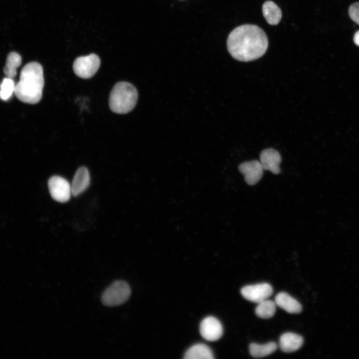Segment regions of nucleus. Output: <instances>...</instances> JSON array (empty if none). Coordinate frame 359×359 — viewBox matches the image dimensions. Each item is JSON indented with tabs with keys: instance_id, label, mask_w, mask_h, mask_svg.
<instances>
[{
	"instance_id": "obj_1",
	"label": "nucleus",
	"mask_w": 359,
	"mask_h": 359,
	"mask_svg": "<svg viewBox=\"0 0 359 359\" xmlns=\"http://www.w3.org/2000/svg\"><path fill=\"white\" fill-rule=\"evenodd\" d=\"M268 41L259 26L246 24L235 28L227 39V50L234 59L244 62L257 59L266 51Z\"/></svg>"
},
{
	"instance_id": "obj_5",
	"label": "nucleus",
	"mask_w": 359,
	"mask_h": 359,
	"mask_svg": "<svg viewBox=\"0 0 359 359\" xmlns=\"http://www.w3.org/2000/svg\"><path fill=\"white\" fill-rule=\"evenodd\" d=\"M100 65V60L95 54L77 57L73 62L75 74L83 79L92 77L96 73Z\"/></svg>"
},
{
	"instance_id": "obj_7",
	"label": "nucleus",
	"mask_w": 359,
	"mask_h": 359,
	"mask_svg": "<svg viewBox=\"0 0 359 359\" xmlns=\"http://www.w3.org/2000/svg\"><path fill=\"white\" fill-rule=\"evenodd\" d=\"M240 292L246 300L258 304L271 296L273 288L269 284L262 283L245 286L241 289Z\"/></svg>"
},
{
	"instance_id": "obj_15",
	"label": "nucleus",
	"mask_w": 359,
	"mask_h": 359,
	"mask_svg": "<svg viewBox=\"0 0 359 359\" xmlns=\"http://www.w3.org/2000/svg\"><path fill=\"white\" fill-rule=\"evenodd\" d=\"M186 359H213V354L211 349L203 344H195L189 348L183 357Z\"/></svg>"
},
{
	"instance_id": "obj_16",
	"label": "nucleus",
	"mask_w": 359,
	"mask_h": 359,
	"mask_svg": "<svg viewBox=\"0 0 359 359\" xmlns=\"http://www.w3.org/2000/svg\"><path fill=\"white\" fill-rule=\"evenodd\" d=\"M21 56L15 52H10L7 56L5 65L3 68V72L9 78L14 77L16 74L17 68L21 63Z\"/></svg>"
},
{
	"instance_id": "obj_19",
	"label": "nucleus",
	"mask_w": 359,
	"mask_h": 359,
	"mask_svg": "<svg viewBox=\"0 0 359 359\" xmlns=\"http://www.w3.org/2000/svg\"><path fill=\"white\" fill-rule=\"evenodd\" d=\"M15 85L12 78H4L0 87V98L2 100L9 99L14 92Z\"/></svg>"
},
{
	"instance_id": "obj_13",
	"label": "nucleus",
	"mask_w": 359,
	"mask_h": 359,
	"mask_svg": "<svg viewBox=\"0 0 359 359\" xmlns=\"http://www.w3.org/2000/svg\"><path fill=\"white\" fill-rule=\"evenodd\" d=\"M275 302L279 307L289 313L298 314L302 310L300 303L286 292L278 293L275 298Z\"/></svg>"
},
{
	"instance_id": "obj_10",
	"label": "nucleus",
	"mask_w": 359,
	"mask_h": 359,
	"mask_svg": "<svg viewBox=\"0 0 359 359\" xmlns=\"http://www.w3.org/2000/svg\"><path fill=\"white\" fill-rule=\"evenodd\" d=\"M281 162L280 154L273 148L266 149L260 153V163L264 170H268L277 175L280 173Z\"/></svg>"
},
{
	"instance_id": "obj_4",
	"label": "nucleus",
	"mask_w": 359,
	"mask_h": 359,
	"mask_svg": "<svg viewBox=\"0 0 359 359\" xmlns=\"http://www.w3.org/2000/svg\"><path fill=\"white\" fill-rule=\"evenodd\" d=\"M131 292V288L126 282L117 280L103 292L101 302L104 305L108 307L119 306L128 300Z\"/></svg>"
},
{
	"instance_id": "obj_8",
	"label": "nucleus",
	"mask_w": 359,
	"mask_h": 359,
	"mask_svg": "<svg viewBox=\"0 0 359 359\" xmlns=\"http://www.w3.org/2000/svg\"><path fill=\"white\" fill-rule=\"evenodd\" d=\"M201 336L206 340L215 341L222 335L223 328L220 321L214 317L209 316L201 322L199 328Z\"/></svg>"
},
{
	"instance_id": "obj_14",
	"label": "nucleus",
	"mask_w": 359,
	"mask_h": 359,
	"mask_svg": "<svg viewBox=\"0 0 359 359\" xmlns=\"http://www.w3.org/2000/svg\"><path fill=\"white\" fill-rule=\"evenodd\" d=\"M263 15L267 22L271 25H277L282 17V11L274 2L267 0L262 5Z\"/></svg>"
},
{
	"instance_id": "obj_11",
	"label": "nucleus",
	"mask_w": 359,
	"mask_h": 359,
	"mask_svg": "<svg viewBox=\"0 0 359 359\" xmlns=\"http://www.w3.org/2000/svg\"><path fill=\"white\" fill-rule=\"evenodd\" d=\"M90 181L88 169L84 167L79 168L74 175L71 185L72 195L76 196L84 191L89 186Z\"/></svg>"
},
{
	"instance_id": "obj_12",
	"label": "nucleus",
	"mask_w": 359,
	"mask_h": 359,
	"mask_svg": "<svg viewBox=\"0 0 359 359\" xmlns=\"http://www.w3.org/2000/svg\"><path fill=\"white\" fill-rule=\"evenodd\" d=\"M302 336L293 333H286L282 335L279 340L281 350L285 353H291L299 349L303 344Z\"/></svg>"
},
{
	"instance_id": "obj_2",
	"label": "nucleus",
	"mask_w": 359,
	"mask_h": 359,
	"mask_svg": "<svg viewBox=\"0 0 359 359\" xmlns=\"http://www.w3.org/2000/svg\"><path fill=\"white\" fill-rule=\"evenodd\" d=\"M43 68L38 62L26 64L22 69L19 81L15 84L14 94L21 101L28 104L39 102L44 86Z\"/></svg>"
},
{
	"instance_id": "obj_18",
	"label": "nucleus",
	"mask_w": 359,
	"mask_h": 359,
	"mask_svg": "<svg viewBox=\"0 0 359 359\" xmlns=\"http://www.w3.org/2000/svg\"><path fill=\"white\" fill-rule=\"evenodd\" d=\"M275 311V302L266 299L258 303L255 309V313L260 318L269 319L273 316Z\"/></svg>"
},
{
	"instance_id": "obj_21",
	"label": "nucleus",
	"mask_w": 359,
	"mask_h": 359,
	"mask_svg": "<svg viewBox=\"0 0 359 359\" xmlns=\"http://www.w3.org/2000/svg\"><path fill=\"white\" fill-rule=\"evenodd\" d=\"M354 41L355 44L359 46V30L356 32L354 37Z\"/></svg>"
},
{
	"instance_id": "obj_17",
	"label": "nucleus",
	"mask_w": 359,
	"mask_h": 359,
	"mask_svg": "<svg viewBox=\"0 0 359 359\" xmlns=\"http://www.w3.org/2000/svg\"><path fill=\"white\" fill-rule=\"evenodd\" d=\"M277 349V345L275 342H269L264 345H259L251 343L249 345V352L254 358H261L267 356Z\"/></svg>"
},
{
	"instance_id": "obj_9",
	"label": "nucleus",
	"mask_w": 359,
	"mask_h": 359,
	"mask_svg": "<svg viewBox=\"0 0 359 359\" xmlns=\"http://www.w3.org/2000/svg\"><path fill=\"white\" fill-rule=\"evenodd\" d=\"M238 170L243 175L245 182L251 185L255 184L261 180L264 170L260 163L257 160L242 163L239 166Z\"/></svg>"
},
{
	"instance_id": "obj_3",
	"label": "nucleus",
	"mask_w": 359,
	"mask_h": 359,
	"mask_svg": "<svg viewBox=\"0 0 359 359\" xmlns=\"http://www.w3.org/2000/svg\"><path fill=\"white\" fill-rule=\"evenodd\" d=\"M138 97L137 90L133 85L127 82H118L110 94V108L114 113L126 114L135 107Z\"/></svg>"
},
{
	"instance_id": "obj_20",
	"label": "nucleus",
	"mask_w": 359,
	"mask_h": 359,
	"mask_svg": "<svg viewBox=\"0 0 359 359\" xmlns=\"http://www.w3.org/2000/svg\"><path fill=\"white\" fill-rule=\"evenodd\" d=\"M349 14L351 18L359 25V2H356L350 6Z\"/></svg>"
},
{
	"instance_id": "obj_6",
	"label": "nucleus",
	"mask_w": 359,
	"mask_h": 359,
	"mask_svg": "<svg viewBox=\"0 0 359 359\" xmlns=\"http://www.w3.org/2000/svg\"><path fill=\"white\" fill-rule=\"evenodd\" d=\"M48 186L52 198L60 202L69 200L71 193V185L62 177L54 176L48 181Z\"/></svg>"
}]
</instances>
